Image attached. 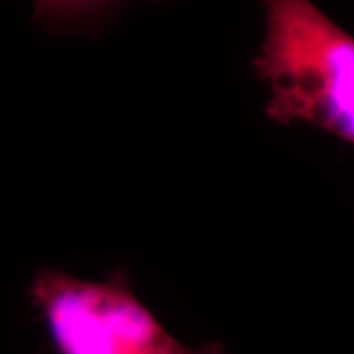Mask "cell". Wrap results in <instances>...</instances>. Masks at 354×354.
<instances>
[{
  "instance_id": "cell-2",
  "label": "cell",
  "mask_w": 354,
  "mask_h": 354,
  "mask_svg": "<svg viewBox=\"0 0 354 354\" xmlns=\"http://www.w3.org/2000/svg\"><path fill=\"white\" fill-rule=\"evenodd\" d=\"M28 300L55 354H228L218 342L180 343L136 295L125 269L92 281L38 268Z\"/></svg>"
},
{
  "instance_id": "cell-1",
  "label": "cell",
  "mask_w": 354,
  "mask_h": 354,
  "mask_svg": "<svg viewBox=\"0 0 354 354\" xmlns=\"http://www.w3.org/2000/svg\"><path fill=\"white\" fill-rule=\"evenodd\" d=\"M263 12L253 71L268 87L266 117L354 148V35L308 0H268Z\"/></svg>"
}]
</instances>
